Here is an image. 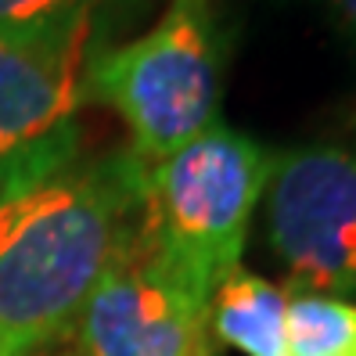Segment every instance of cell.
<instances>
[{
    "mask_svg": "<svg viewBox=\"0 0 356 356\" xmlns=\"http://www.w3.org/2000/svg\"><path fill=\"white\" fill-rule=\"evenodd\" d=\"M87 90L122 115L130 155L155 165L220 122V44L205 0H173L159 22L87 65Z\"/></svg>",
    "mask_w": 356,
    "mask_h": 356,
    "instance_id": "2",
    "label": "cell"
},
{
    "mask_svg": "<svg viewBox=\"0 0 356 356\" xmlns=\"http://www.w3.org/2000/svg\"><path fill=\"white\" fill-rule=\"evenodd\" d=\"M263 213L291 291H356V148L306 144L270 159Z\"/></svg>",
    "mask_w": 356,
    "mask_h": 356,
    "instance_id": "5",
    "label": "cell"
},
{
    "mask_svg": "<svg viewBox=\"0 0 356 356\" xmlns=\"http://www.w3.org/2000/svg\"><path fill=\"white\" fill-rule=\"evenodd\" d=\"M284 356H356V302L317 291H291Z\"/></svg>",
    "mask_w": 356,
    "mask_h": 356,
    "instance_id": "8",
    "label": "cell"
},
{
    "mask_svg": "<svg viewBox=\"0 0 356 356\" xmlns=\"http://www.w3.org/2000/svg\"><path fill=\"white\" fill-rule=\"evenodd\" d=\"M266 177L270 155L252 137L216 122L170 159L144 165V227L213 296L216 281L241 266Z\"/></svg>",
    "mask_w": 356,
    "mask_h": 356,
    "instance_id": "3",
    "label": "cell"
},
{
    "mask_svg": "<svg viewBox=\"0 0 356 356\" xmlns=\"http://www.w3.org/2000/svg\"><path fill=\"white\" fill-rule=\"evenodd\" d=\"M321 4L334 18V26L356 40V0H321Z\"/></svg>",
    "mask_w": 356,
    "mask_h": 356,
    "instance_id": "10",
    "label": "cell"
},
{
    "mask_svg": "<svg viewBox=\"0 0 356 356\" xmlns=\"http://www.w3.org/2000/svg\"><path fill=\"white\" fill-rule=\"evenodd\" d=\"M72 331L79 356H216L209 288L155 245L144 209Z\"/></svg>",
    "mask_w": 356,
    "mask_h": 356,
    "instance_id": "4",
    "label": "cell"
},
{
    "mask_svg": "<svg viewBox=\"0 0 356 356\" xmlns=\"http://www.w3.org/2000/svg\"><path fill=\"white\" fill-rule=\"evenodd\" d=\"M0 195H4V170H0Z\"/></svg>",
    "mask_w": 356,
    "mask_h": 356,
    "instance_id": "12",
    "label": "cell"
},
{
    "mask_svg": "<svg viewBox=\"0 0 356 356\" xmlns=\"http://www.w3.org/2000/svg\"><path fill=\"white\" fill-rule=\"evenodd\" d=\"M61 148L4 170L0 356H40L69 334L140 223L144 162L115 155L72 170Z\"/></svg>",
    "mask_w": 356,
    "mask_h": 356,
    "instance_id": "1",
    "label": "cell"
},
{
    "mask_svg": "<svg viewBox=\"0 0 356 356\" xmlns=\"http://www.w3.org/2000/svg\"><path fill=\"white\" fill-rule=\"evenodd\" d=\"M288 291L245 266L223 274L209 296L213 342L241 356H284Z\"/></svg>",
    "mask_w": 356,
    "mask_h": 356,
    "instance_id": "7",
    "label": "cell"
},
{
    "mask_svg": "<svg viewBox=\"0 0 356 356\" xmlns=\"http://www.w3.org/2000/svg\"><path fill=\"white\" fill-rule=\"evenodd\" d=\"M40 356H79V353H40Z\"/></svg>",
    "mask_w": 356,
    "mask_h": 356,
    "instance_id": "11",
    "label": "cell"
},
{
    "mask_svg": "<svg viewBox=\"0 0 356 356\" xmlns=\"http://www.w3.org/2000/svg\"><path fill=\"white\" fill-rule=\"evenodd\" d=\"M90 22L0 36V170L61 144L87 94Z\"/></svg>",
    "mask_w": 356,
    "mask_h": 356,
    "instance_id": "6",
    "label": "cell"
},
{
    "mask_svg": "<svg viewBox=\"0 0 356 356\" xmlns=\"http://www.w3.org/2000/svg\"><path fill=\"white\" fill-rule=\"evenodd\" d=\"M94 4L97 0H0V36H26L90 22Z\"/></svg>",
    "mask_w": 356,
    "mask_h": 356,
    "instance_id": "9",
    "label": "cell"
}]
</instances>
